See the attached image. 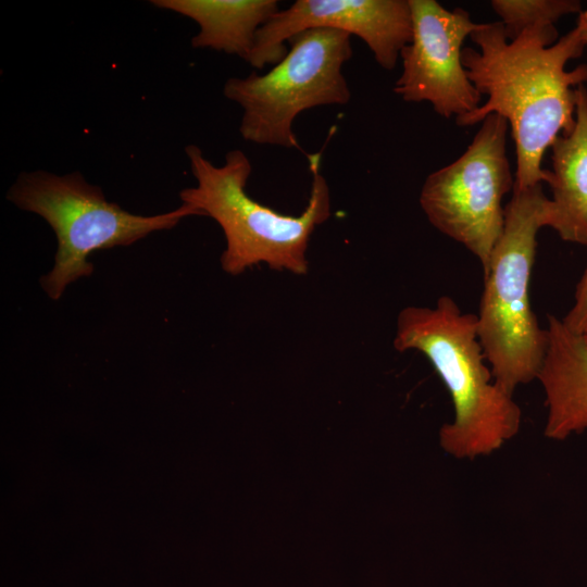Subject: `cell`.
Here are the masks:
<instances>
[{"label": "cell", "mask_w": 587, "mask_h": 587, "mask_svg": "<svg viewBox=\"0 0 587 587\" xmlns=\"http://www.w3.org/2000/svg\"><path fill=\"white\" fill-rule=\"evenodd\" d=\"M470 37L479 50L463 48L462 64L487 100L457 118V124L472 126L489 114L501 115L515 143L514 186L548 183L549 170L541 167L544 154L559 135L572 130L576 89L587 82V64L566 70L587 46L579 29L575 26L558 39L554 25L539 24L509 40L502 23L490 22Z\"/></svg>", "instance_id": "obj_1"}, {"label": "cell", "mask_w": 587, "mask_h": 587, "mask_svg": "<svg viewBox=\"0 0 587 587\" xmlns=\"http://www.w3.org/2000/svg\"><path fill=\"white\" fill-rule=\"evenodd\" d=\"M394 347L424 354L447 387L454 416L441 426V447L457 459L500 449L520 430L522 411L496 382L478 338L476 314L449 296L435 307L409 305L397 317Z\"/></svg>", "instance_id": "obj_2"}, {"label": "cell", "mask_w": 587, "mask_h": 587, "mask_svg": "<svg viewBox=\"0 0 587 587\" xmlns=\"http://www.w3.org/2000/svg\"><path fill=\"white\" fill-rule=\"evenodd\" d=\"M186 154L197 185L183 189L179 197L221 226L226 239L222 268L235 276L265 263L272 270L305 275L310 238L330 215L329 187L320 171L321 154L307 155L312 182L299 215L277 212L247 193L252 165L243 151H228L222 166L211 163L196 145H188Z\"/></svg>", "instance_id": "obj_3"}, {"label": "cell", "mask_w": 587, "mask_h": 587, "mask_svg": "<svg viewBox=\"0 0 587 587\" xmlns=\"http://www.w3.org/2000/svg\"><path fill=\"white\" fill-rule=\"evenodd\" d=\"M549 198L542 184L514 186L504 225L484 273L476 314L478 338L497 384L513 395L537 379L548 345L530 303L537 234L548 226Z\"/></svg>", "instance_id": "obj_4"}, {"label": "cell", "mask_w": 587, "mask_h": 587, "mask_svg": "<svg viewBox=\"0 0 587 587\" xmlns=\"http://www.w3.org/2000/svg\"><path fill=\"white\" fill-rule=\"evenodd\" d=\"M8 199L45 218L57 236L53 268L40 279L53 300L71 283L91 275L93 267L87 259L92 252L129 246L153 232L173 228L187 216L200 215L185 203L152 216L129 213L108 201L101 188L87 183L79 172H23L10 188Z\"/></svg>", "instance_id": "obj_5"}, {"label": "cell", "mask_w": 587, "mask_h": 587, "mask_svg": "<svg viewBox=\"0 0 587 587\" xmlns=\"http://www.w3.org/2000/svg\"><path fill=\"white\" fill-rule=\"evenodd\" d=\"M288 41L286 55L270 71L232 77L223 93L243 110L239 132L245 140L300 149L292 128L301 112L349 102L342 68L353 51L351 35L330 28L307 29Z\"/></svg>", "instance_id": "obj_6"}, {"label": "cell", "mask_w": 587, "mask_h": 587, "mask_svg": "<svg viewBox=\"0 0 587 587\" xmlns=\"http://www.w3.org/2000/svg\"><path fill=\"white\" fill-rule=\"evenodd\" d=\"M508 121L489 114L466 150L430 173L420 204L428 222L461 243L486 270L504 225L503 197L513 190L507 155Z\"/></svg>", "instance_id": "obj_7"}, {"label": "cell", "mask_w": 587, "mask_h": 587, "mask_svg": "<svg viewBox=\"0 0 587 587\" xmlns=\"http://www.w3.org/2000/svg\"><path fill=\"white\" fill-rule=\"evenodd\" d=\"M412 37L401 50L402 73L394 91L408 102H429L442 117L460 118L480 105L482 95L462 64L466 37L484 23L449 11L436 0H409Z\"/></svg>", "instance_id": "obj_8"}, {"label": "cell", "mask_w": 587, "mask_h": 587, "mask_svg": "<svg viewBox=\"0 0 587 587\" xmlns=\"http://www.w3.org/2000/svg\"><path fill=\"white\" fill-rule=\"evenodd\" d=\"M313 28L358 36L382 67L392 70L412 37L411 9L409 0H297L259 28L247 62L258 70L275 65L288 51L285 41Z\"/></svg>", "instance_id": "obj_9"}, {"label": "cell", "mask_w": 587, "mask_h": 587, "mask_svg": "<svg viewBox=\"0 0 587 587\" xmlns=\"http://www.w3.org/2000/svg\"><path fill=\"white\" fill-rule=\"evenodd\" d=\"M548 345L537 380L547 407L544 434L564 440L587 429V344L554 315H548Z\"/></svg>", "instance_id": "obj_10"}, {"label": "cell", "mask_w": 587, "mask_h": 587, "mask_svg": "<svg viewBox=\"0 0 587 587\" xmlns=\"http://www.w3.org/2000/svg\"><path fill=\"white\" fill-rule=\"evenodd\" d=\"M548 227L569 242L587 245V88L576 89L575 124L551 145Z\"/></svg>", "instance_id": "obj_11"}, {"label": "cell", "mask_w": 587, "mask_h": 587, "mask_svg": "<svg viewBox=\"0 0 587 587\" xmlns=\"http://www.w3.org/2000/svg\"><path fill=\"white\" fill-rule=\"evenodd\" d=\"M154 7L187 16L199 25L193 48H210L248 60L255 36L276 12L277 0H153Z\"/></svg>", "instance_id": "obj_12"}, {"label": "cell", "mask_w": 587, "mask_h": 587, "mask_svg": "<svg viewBox=\"0 0 587 587\" xmlns=\"http://www.w3.org/2000/svg\"><path fill=\"white\" fill-rule=\"evenodd\" d=\"M491 7L509 40L530 26L554 25L564 15L582 12L577 0H492Z\"/></svg>", "instance_id": "obj_13"}, {"label": "cell", "mask_w": 587, "mask_h": 587, "mask_svg": "<svg viewBox=\"0 0 587 587\" xmlns=\"http://www.w3.org/2000/svg\"><path fill=\"white\" fill-rule=\"evenodd\" d=\"M562 321L575 333L583 334L587 329V267L576 286L574 303Z\"/></svg>", "instance_id": "obj_14"}, {"label": "cell", "mask_w": 587, "mask_h": 587, "mask_svg": "<svg viewBox=\"0 0 587 587\" xmlns=\"http://www.w3.org/2000/svg\"><path fill=\"white\" fill-rule=\"evenodd\" d=\"M576 27L579 29L586 45H587V10L582 11L578 14Z\"/></svg>", "instance_id": "obj_15"}, {"label": "cell", "mask_w": 587, "mask_h": 587, "mask_svg": "<svg viewBox=\"0 0 587 587\" xmlns=\"http://www.w3.org/2000/svg\"><path fill=\"white\" fill-rule=\"evenodd\" d=\"M582 335H583V337H584V339H585V341L587 344V329Z\"/></svg>", "instance_id": "obj_16"}]
</instances>
